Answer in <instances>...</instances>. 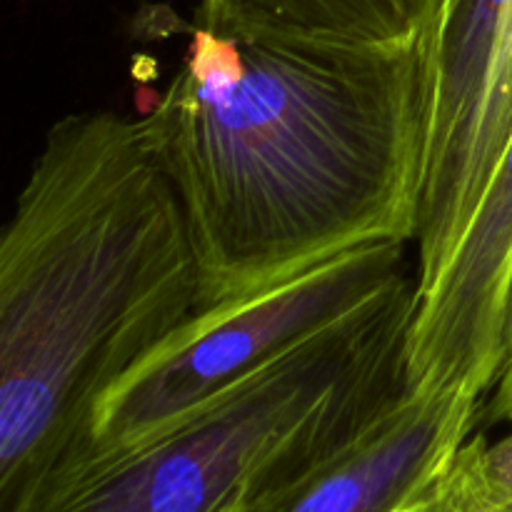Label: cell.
<instances>
[{"mask_svg": "<svg viewBox=\"0 0 512 512\" xmlns=\"http://www.w3.org/2000/svg\"><path fill=\"white\" fill-rule=\"evenodd\" d=\"M425 512H512V490L488 460V438L470 435Z\"/></svg>", "mask_w": 512, "mask_h": 512, "instance_id": "cell-8", "label": "cell"}, {"mask_svg": "<svg viewBox=\"0 0 512 512\" xmlns=\"http://www.w3.org/2000/svg\"><path fill=\"white\" fill-rule=\"evenodd\" d=\"M490 413H493L498 420L512 423V393L505 395V398H493V405H490Z\"/></svg>", "mask_w": 512, "mask_h": 512, "instance_id": "cell-11", "label": "cell"}, {"mask_svg": "<svg viewBox=\"0 0 512 512\" xmlns=\"http://www.w3.org/2000/svg\"><path fill=\"white\" fill-rule=\"evenodd\" d=\"M512 270V135L473 225L433 295L415 303L405 393L495 390L505 365L503 303Z\"/></svg>", "mask_w": 512, "mask_h": 512, "instance_id": "cell-6", "label": "cell"}, {"mask_svg": "<svg viewBox=\"0 0 512 512\" xmlns=\"http://www.w3.org/2000/svg\"><path fill=\"white\" fill-rule=\"evenodd\" d=\"M200 265V310L370 240L415 238L413 43H350L200 3L150 110Z\"/></svg>", "mask_w": 512, "mask_h": 512, "instance_id": "cell-1", "label": "cell"}, {"mask_svg": "<svg viewBox=\"0 0 512 512\" xmlns=\"http://www.w3.org/2000/svg\"><path fill=\"white\" fill-rule=\"evenodd\" d=\"M200 295L193 233L145 115L55 120L0 240V505L80 448L95 403Z\"/></svg>", "mask_w": 512, "mask_h": 512, "instance_id": "cell-2", "label": "cell"}, {"mask_svg": "<svg viewBox=\"0 0 512 512\" xmlns=\"http://www.w3.org/2000/svg\"><path fill=\"white\" fill-rule=\"evenodd\" d=\"M503 353H505V365H510L512 363V270H510L508 290H505V303H503Z\"/></svg>", "mask_w": 512, "mask_h": 512, "instance_id": "cell-10", "label": "cell"}, {"mask_svg": "<svg viewBox=\"0 0 512 512\" xmlns=\"http://www.w3.org/2000/svg\"><path fill=\"white\" fill-rule=\"evenodd\" d=\"M483 400L463 388L403 393L225 512H425L478 428Z\"/></svg>", "mask_w": 512, "mask_h": 512, "instance_id": "cell-5", "label": "cell"}, {"mask_svg": "<svg viewBox=\"0 0 512 512\" xmlns=\"http://www.w3.org/2000/svg\"><path fill=\"white\" fill-rule=\"evenodd\" d=\"M295 35L350 43H413L428 0H203Z\"/></svg>", "mask_w": 512, "mask_h": 512, "instance_id": "cell-7", "label": "cell"}, {"mask_svg": "<svg viewBox=\"0 0 512 512\" xmlns=\"http://www.w3.org/2000/svg\"><path fill=\"white\" fill-rule=\"evenodd\" d=\"M410 245L400 238L370 240L198 310L95 403L88 433L75 450L138 443L285 350L378 303L415 278Z\"/></svg>", "mask_w": 512, "mask_h": 512, "instance_id": "cell-4", "label": "cell"}, {"mask_svg": "<svg viewBox=\"0 0 512 512\" xmlns=\"http://www.w3.org/2000/svg\"><path fill=\"white\" fill-rule=\"evenodd\" d=\"M415 278L138 443L75 450L0 512H225L405 393Z\"/></svg>", "mask_w": 512, "mask_h": 512, "instance_id": "cell-3", "label": "cell"}, {"mask_svg": "<svg viewBox=\"0 0 512 512\" xmlns=\"http://www.w3.org/2000/svg\"><path fill=\"white\" fill-rule=\"evenodd\" d=\"M488 460L490 468L495 470V475L512 490V428L505 438L498 440V443H490L488 440Z\"/></svg>", "mask_w": 512, "mask_h": 512, "instance_id": "cell-9", "label": "cell"}]
</instances>
